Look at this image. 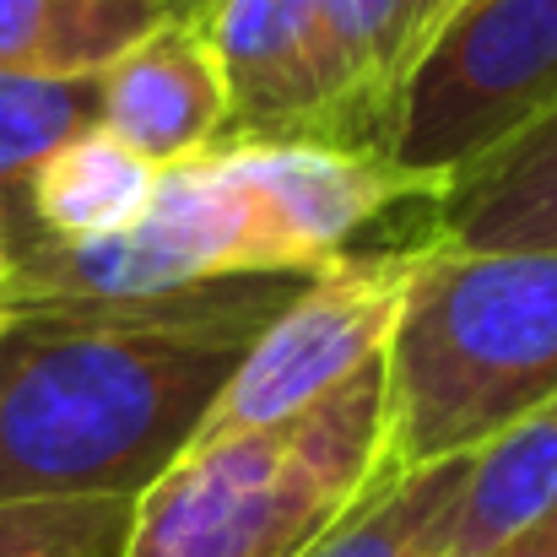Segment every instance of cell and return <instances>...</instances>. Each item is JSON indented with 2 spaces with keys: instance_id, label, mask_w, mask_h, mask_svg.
<instances>
[{
  "instance_id": "obj_20",
  "label": "cell",
  "mask_w": 557,
  "mask_h": 557,
  "mask_svg": "<svg viewBox=\"0 0 557 557\" xmlns=\"http://www.w3.org/2000/svg\"><path fill=\"white\" fill-rule=\"evenodd\" d=\"M206 0H174V11H200Z\"/></svg>"
},
{
  "instance_id": "obj_18",
  "label": "cell",
  "mask_w": 557,
  "mask_h": 557,
  "mask_svg": "<svg viewBox=\"0 0 557 557\" xmlns=\"http://www.w3.org/2000/svg\"><path fill=\"white\" fill-rule=\"evenodd\" d=\"M493 557H557V515H553V520H542L536 531L515 536L509 547H498Z\"/></svg>"
},
{
  "instance_id": "obj_12",
  "label": "cell",
  "mask_w": 557,
  "mask_h": 557,
  "mask_svg": "<svg viewBox=\"0 0 557 557\" xmlns=\"http://www.w3.org/2000/svg\"><path fill=\"white\" fill-rule=\"evenodd\" d=\"M174 16V0H0V71L98 82Z\"/></svg>"
},
{
  "instance_id": "obj_1",
  "label": "cell",
  "mask_w": 557,
  "mask_h": 557,
  "mask_svg": "<svg viewBox=\"0 0 557 557\" xmlns=\"http://www.w3.org/2000/svg\"><path fill=\"white\" fill-rule=\"evenodd\" d=\"M304 276H233L136 304L0 320V504L141 498Z\"/></svg>"
},
{
  "instance_id": "obj_8",
  "label": "cell",
  "mask_w": 557,
  "mask_h": 557,
  "mask_svg": "<svg viewBox=\"0 0 557 557\" xmlns=\"http://www.w3.org/2000/svg\"><path fill=\"white\" fill-rule=\"evenodd\" d=\"M227 82L195 11H174L98 76V125L158 169L227 141Z\"/></svg>"
},
{
  "instance_id": "obj_10",
  "label": "cell",
  "mask_w": 557,
  "mask_h": 557,
  "mask_svg": "<svg viewBox=\"0 0 557 557\" xmlns=\"http://www.w3.org/2000/svg\"><path fill=\"white\" fill-rule=\"evenodd\" d=\"M158 174H163L158 163L131 152L103 125H92L76 141H65L60 152H49L16 185L22 189V227H33L44 238H109V233H125V227H136L147 216V206L158 195Z\"/></svg>"
},
{
  "instance_id": "obj_15",
  "label": "cell",
  "mask_w": 557,
  "mask_h": 557,
  "mask_svg": "<svg viewBox=\"0 0 557 557\" xmlns=\"http://www.w3.org/2000/svg\"><path fill=\"white\" fill-rule=\"evenodd\" d=\"M98 125V82H54L0 71V195L16 189L49 152Z\"/></svg>"
},
{
  "instance_id": "obj_22",
  "label": "cell",
  "mask_w": 557,
  "mask_h": 557,
  "mask_svg": "<svg viewBox=\"0 0 557 557\" xmlns=\"http://www.w3.org/2000/svg\"><path fill=\"white\" fill-rule=\"evenodd\" d=\"M0 320H5V314H0Z\"/></svg>"
},
{
  "instance_id": "obj_19",
  "label": "cell",
  "mask_w": 557,
  "mask_h": 557,
  "mask_svg": "<svg viewBox=\"0 0 557 557\" xmlns=\"http://www.w3.org/2000/svg\"><path fill=\"white\" fill-rule=\"evenodd\" d=\"M0 314H11V227H5V206H0Z\"/></svg>"
},
{
  "instance_id": "obj_21",
  "label": "cell",
  "mask_w": 557,
  "mask_h": 557,
  "mask_svg": "<svg viewBox=\"0 0 557 557\" xmlns=\"http://www.w3.org/2000/svg\"><path fill=\"white\" fill-rule=\"evenodd\" d=\"M460 5H466V0H460ZM460 5H455V11H460Z\"/></svg>"
},
{
  "instance_id": "obj_4",
  "label": "cell",
  "mask_w": 557,
  "mask_h": 557,
  "mask_svg": "<svg viewBox=\"0 0 557 557\" xmlns=\"http://www.w3.org/2000/svg\"><path fill=\"white\" fill-rule=\"evenodd\" d=\"M417 255H422V233L384 249L379 244L347 249L320 271H309L298 293L265 320V331L238 358V369L227 373L189 444L293 422L320 400H331L336 389H347L358 373L384 363Z\"/></svg>"
},
{
  "instance_id": "obj_16",
  "label": "cell",
  "mask_w": 557,
  "mask_h": 557,
  "mask_svg": "<svg viewBox=\"0 0 557 557\" xmlns=\"http://www.w3.org/2000/svg\"><path fill=\"white\" fill-rule=\"evenodd\" d=\"M136 498L0 504V557H125Z\"/></svg>"
},
{
  "instance_id": "obj_13",
  "label": "cell",
  "mask_w": 557,
  "mask_h": 557,
  "mask_svg": "<svg viewBox=\"0 0 557 557\" xmlns=\"http://www.w3.org/2000/svg\"><path fill=\"white\" fill-rule=\"evenodd\" d=\"M417 0H320L325 65L342 109V147L384 152L395 92L411 60Z\"/></svg>"
},
{
  "instance_id": "obj_3",
  "label": "cell",
  "mask_w": 557,
  "mask_h": 557,
  "mask_svg": "<svg viewBox=\"0 0 557 557\" xmlns=\"http://www.w3.org/2000/svg\"><path fill=\"white\" fill-rule=\"evenodd\" d=\"M384 363L314 411L189 444L136 498L125 557H304L384 471Z\"/></svg>"
},
{
  "instance_id": "obj_7",
  "label": "cell",
  "mask_w": 557,
  "mask_h": 557,
  "mask_svg": "<svg viewBox=\"0 0 557 557\" xmlns=\"http://www.w3.org/2000/svg\"><path fill=\"white\" fill-rule=\"evenodd\" d=\"M195 16L227 82V141L342 147L320 0H206Z\"/></svg>"
},
{
  "instance_id": "obj_11",
  "label": "cell",
  "mask_w": 557,
  "mask_h": 557,
  "mask_svg": "<svg viewBox=\"0 0 557 557\" xmlns=\"http://www.w3.org/2000/svg\"><path fill=\"white\" fill-rule=\"evenodd\" d=\"M557 515V395L504 428L466 466L444 557H493Z\"/></svg>"
},
{
  "instance_id": "obj_14",
  "label": "cell",
  "mask_w": 557,
  "mask_h": 557,
  "mask_svg": "<svg viewBox=\"0 0 557 557\" xmlns=\"http://www.w3.org/2000/svg\"><path fill=\"white\" fill-rule=\"evenodd\" d=\"M466 460H438L417 471H389L369 498L336 520L304 557H444L455 504L466 493Z\"/></svg>"
},
{
  "instance_id": "obj_5",
  "label": "cell",
  "mask_w": 557,
  "mask_h": 557,
  "mask_svg": "<svg viewBox=\"0 0 557 557\" xmlns=\"http://www.w3.org/2000/svg\"><path fill=\"white\" fill-rule=\"evenodd\" d=\"M557 103V0H466L395 92L384 158L449 180Z\"/></svg>"
},
{
  "instance_id": "obj_6",
  "label": "cell",
  "mask_w": 557,
  "mask_h": 557,
  "mask_svg": "<svg viewBox=\"0 0 557 557\" xmlns=\"http://www.w3.org/2000/svg\"><path fill=\"white\" fill-rule=\"evenodd\" d=\"M227 169L255 189L293 249L298 271H320L325 260L363 249L358 238L395 211H433L449 180L400 169L384 152L331 147V141H222Z\"/></svg>"
},
{
  "instance_id": "obj_9",
  "label": "cell",
  "mask_w": 557,
  "mask_h": 557,
  "mask_svg": "<svg viewBox=\"0 0 557 557\" xmlns=\"http://www.w3.org/2000/svg\"><path fill=\"white\" fill-rule=\"evenodd\" d=\"M422 233L455 249H557V103L460 163Z\"/></svg>"
},
{
  "instance_id": "obj_17",
  "label": "cell",
  "mask_w": 557,
  "mask_h": 557,
  "mask_svg": "<svg viewBox=\"0 0 557 557\" xmlns=\"http://www.w3.org/2000/svg\"><path fill=\"white\" fill-rule=\"evenodd\" d=\"M455 5H460V0H417V27H411V60H406V71H411L417 54L433 44V33L455 16ZM400 82H406V76H400Z\"/></svg>"
},
{
  "instance_id": "obj_2",
  "label": "cell",
  "mask_w": 557,
  "mask_h": 557,
  "mask_svg": "<svg viewBox=\"0 0 557 557\" xmlns=\"http://www.w3.org/2000/svg\"><path fill=\"white\" fill-rule=\"evenodd\" d=\"M557 395V249L422 255L384 352V471L487 449Z\"/></svg>"
}]
</instances>
